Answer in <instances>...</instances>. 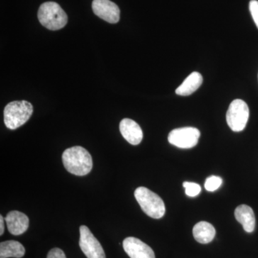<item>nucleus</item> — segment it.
Here are the masks:
<instances>
[{"label": "nucleus", "instance_id": "obj_12", "mask_svg": "<svg viewBox=\"0 0 258 258\" xmlns=\"http://www.w3.org/2000/svg\"><path fill=\"white\" fill-rule=\"evenodd\" d=\"M235 216L245 232L251 233L255 228V217L252 209L247 205H242L235 209Z\"/></svg>", "mask_w": 258, "mask_h": 258}, {"label": "nucleus", "instance_id": "obj_14", "mask_svg": "<svg viewBox=\"0 0 258 258\" xmlns=\"http://www.w3.org/2000/svg\"><path fill=\"white\" fill-rule=\"evenodd\" d=\"M203 82L202 75L198 72H193L184 80V82L176 88V93L179 96H186L192 94Z\"/></svg>", "mask_w": 258, "mask_h": 258}, {"label": "nucleus", "instance_id": "obj_8", "mask_svg": "<svg viewBox=\"0 0 258 258\" xmlns=\"http://www.w3.org/2000/svg\"><path fill=\"white\" fill-rule=\"evenodd\" d=\"M92 9L95 15L107 23L115 24L119 21V8L110 0H93Z\"/></svg>", "mask_w": 258, "mask_h": 258}, {"label": "nucleus", "instance_id": "obj_13", "mask_svg": "<svg viewBox=\"0 0 258 258\" xmlns=\"http://www.w3.org/2000/svg\"><path fill=\"white\" fill-rule=\"evenodd\" d=\"M192 232L195 240L201 244L210 243L216 235L215 227L208 222L197 223L194 227Z\"/></svg>", "mask_w": 258, "mask_h": 258}, {"label": "nucleus", "instance_id": "obj_4", "mask_svg": "<svg viewBox=\"0 0 258 258\" xmlns=\"http://www.w3.org/2000/svg\"><path fill=\"white\" fill-rule=\"evenodd\" d=\"M134 196L141 208L148 216L160 219L165 215V205L157 194L144 186H140L135 190Z\"/></svg>", "mask_w": 258, "mask_h": 258}, {"label": "nucleus", "instance_id": "obj_19", "mask_svg": "<svg viewBox=\"0 0 258 258\" xmlns=\"http://www.w3.org/2000/svg\"><path fill=\"white\" fill-rule=\"evenodd\" d=\"M47 258H66L63 251L60 248H52L47 254Z\"/></svg>", "mask_w": 258, "mask_h": 258}, {"label": "nucleus", "instance_id": "obj_17", "mask_svg": "<svg viewBox=\"0 0 258 258\" xmlns=\"http://www.w3.org/2000/svg\"><path fill=\"white\" fill-rule=\"evenodd\" d=\"M183 186L185 188V193L187 196L194 198L198 196L201 191V186L197 183L189 182V181H184L183 183Z\"/></svg>", "mask_w": 258, "mask_h": 258}, {"label": "nucleus", "instance_id": "obj_11", "mask_svg": "<svg viewBox=\"0 0 258 258\" xmlns=\"http://www.w3.org/2000/svg\"><path fill=\"white\" fill-rule=\"evenodd\" d=\"M119 129L123 138L132 145H138L143 139V132L140 125L132 119L124 118L120 121Z\"/></svg>", "mask_w": 258, "mask_h": 258}, {"label": "nucleus", "instance_id": "obj_2", "mask_svg": "<svg viewBox=\"0 0 258 258\" xmlns=\"http://www.w3.org/2000/svg\"><path fill=\"white\" fill-rule=\"evenodd\" d=\"M37 18L42 26L50 30L63 28L68 23V16L62 8L54 2H46L40 5Z\"/></svg>", "mask_w": 258, "mask_h": 258}, {"label": "nucleus", "instance_id": "obj_15", "mask_svg": "<svg viewBox=\"0 0 258 258\" xmlns=\"http://www.w3.org/2000/svg\"><path fill=\"white\" fill-rule=\"evenodd\" d=\"M25 254V247L18 241L8 240L0 243V258H21Z\"/></svg>", "mask_w": 258, "mask_h": 258}, {"label": "nucleus", "instance_id": "obj_3", "mask_svg": "<svg viewBox=\"0 0 258 258\" xmlns=\"http://www.w3.org/2000/svg\"><path fill=\"white\" fill-rule=\"evenodd\" d=\"M33 113V106L30 102H10L4 110V121L8 128L15 130L25 124Z\"/></svg>", "mask_w": 258, "mask_h": 258}, {"label": "nucleus", "instance_id": "obj_5", "mask_svg": "<svg viewBox=\"0 0 258 258\" xmlns=\"http://www.w3.org/2000/svg\"><path fill=\"white\" fill-rule=\"evenodd\" d=\"M249 111L247 103L241 99L234 100L227 110L226 119L231 130L242 132L248 121Z\"/></svg>", "mask_w": 258, "mask_h": 258}, {"label": "nucleus", "instance_id": "obj_16", "mask_svg": "<svg viewBox=\"0 0 258 258\" xmlns=\"http://www.w3.org/2000/svg\"><path fill=\"white\" fill-rule=\"evenodd\" d=\"M222 183L221 178L217 176H211L205 181V187L209 191H214L220 188Z\"/></svg>", "mask_w": 258, "mask_h": 258}, {"label": "nucleus", "instance_id": "obj_1", "mask_svg": "<svg viewBox=\"0 0 258 258\" xmlns=\"http://www.w3.org/2000/svg\"><path fill=\"white\" fill-rule=\"evenodd\" d=\"M62 160L66 170L74 175H87L92 170V157L80 146L66 149L62 154Z\"/></svg>", "mask_w": 258, "mask_h": 258}, {"label": "nucleus", "instance_id": "obj_6", "mask_svg": "<svg viewBox=\"0 0 258 258\" xmlns=\"http://www.w3.org/2000/svg\"><path fill=\"white\" fill-rule=\"evenodd\" d=\"M200 137L199 129L194 127H184L171 131L168 136V141L180 149H191L198 144Z\"/></svg>", "mask_w": 258, "mask_h": 258}, {"label": "nucleus", "instance_id": "obj_18", "mask_svg": "<svg viewBox=\"0 0 258 258\" xmlns=\"http://www.w3.org/2000/svg\"><path fill=\"white\" fill-rule=\"evenodd\" d=\"M249 11L252 15L254 23L258 28V1L257 0H251L249 5Z\"/></svg>", "mask_w": 258, "mask_h": 258}, {"label": "nucleus", "instance_id": "obj_9", "mask_svg": "<svg viewBox=\"0 0 258 258\" xmlns=\"http://www.w3.org/2000/svg\"><path fill=\"white\" fill-rule=\"evenodd\" d=\"M125 252L131 258H155L153 249L142 240L128 237L123 242Z\"/></svg>", "mask_w": 258, "mask_h": 258}, {"label": "nucleus", "instance_id": "obj_10", "mask_svg": "<svg viewBox=\"0 0 258 258\" xmlns=\"http://www.w3.org/2000/svg\"><path fill=\"white\" fill-rule=\"evenodd\" d=\"M8 230L12 235H20L25 233L29 227V218L26 215L18 211H11L5 219Z\"/></svg>", "mask_w": 258, "mask_h": 258}, {"label": "nucleus", "instance_id": "obj_7", "mask_svg": "<svg viewBox=\"0 0 258 258\" xmlns=\"http://www.w3.org/2000/svg\"><path fill=\"white\" fill-rule=\"evenodd\" d=\"M79 245L87 258H106L99 241L86 225L80 227Z\"/></svg>", "mask_w": 258, "mask_h": 258}, {"label": "nucleus", "instance_id": "obj_20", "mask_svg": "<svg viewBox=\"0 0 258 258\" xmlns=\"http://www.w3.org/2000/svg\"><path fill=\"white\" fill-rule=\"evenodd\" d=\"M4 218L3 217L0 216V235H3L5 231Z\"/></svg>", "mask_w": 258, "mask_h": 258}]
</instances>
